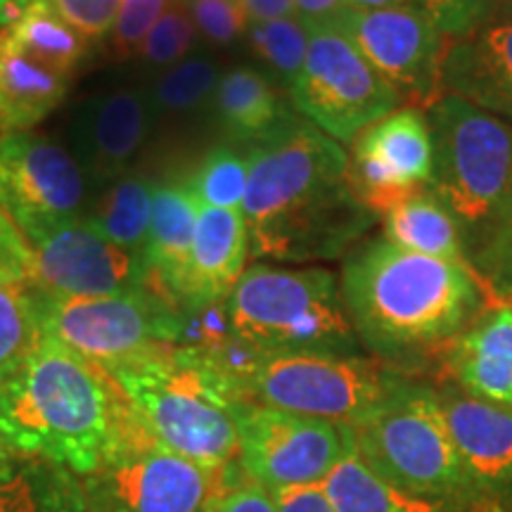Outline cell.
<instances>
[{"label": "cell", "mask_w": 512, "mask_h": 512, "mask_svg": "<svg viewBox=\"0 0 512 512\" xmlns=\"http://www.w3.org/2000/svg\"><path fill=\"white\" fill-rule=\"evenodd\" d=\"M166 0H121L114 19V46L119 53H136L157 19L164 15Z\"/></svg>", "instance_id": "74e56055"}, {"label": "cell", "mask_w": 512, "mask_h": 512, "mask_svg": "<svg viewBox=\"0 0 512 512\" xmlns=\"http://www.w3.org/2000/svg\"><path fill=\"white\" fill-rule=\"evenodd\" d=\"M441 91L512 124V5L501 3L482 27L446 43Z\"/></svg>", "instance_id": "ac0fdd59"}, {"label": "cell", "mask_w": 512, "mask_h": 512, "mask_svg": "<svg viewBox=\"0 0 512 512\" xmlns=\"http://www.w3.org/2000/svg\"><path fill=\"white\" fill-rule=\"evenodd\" d=\"M425 119L432 140L427 188L456 219L467 259L512 195V124L451 93L432 102Z\"/></svg>", "instance_id": "8992f818"}, {"label": "cell", "mask_w": 512, "mask_h": 512, "mask_svg": "<svg viewBox=\"0 0 512 512\" xmlns=\"http://www.w3.org/2000/svg\"><path fill=\"white\" fill-rule=\"evenodd\" d=\"M150 128L147 102L136 91H110L88 98L72 121L76 162L95 181L124 176Z\"/></svg>", "instance_id": "d6986e66"}, {"label": "cell", "mask_w": 512, "mask_h": 512, "mask_svg": "<svg viewBox=\"0 0 512 512\" xmlns=\"http://www.w3.org/2000/svg\"><path fill=\"white\" fill-rule=\"evenodd\" d=\"M344 0H294V12L306 27L313 24H335L344 15Z\"/></svg>", "instance_id": "7bdbcfd3"}, {"label": "cell", "mask_w": 512, "mask_h": 512, "mask_svg": "<svg viewBox=\"0 0 512 512\" xmlns=\"http://www.w3.org/2000/svg\"><path fill=\"white\" fill-rule=\"evenodd\" d=\"M195 22L190 12L183 8L164 10V15L157 19L150 34L140 46V55L155 67H169L178 64L188 55L192 43H195Z\"/></svg>", "instance_id": "e575fe53"}, {"label": "cell", "mask_w": 512, "mask_h": 512, "mask_svg": "<svg viewBox=\"0 0 512 512\" xmlns=\"http://www.w3.org/2000/svg\"><path fill=\"white\" fill-rule=\"evenodd\" d=\"M434 380L494 406L512 408V306L491 304L444 351Z\"/></svg>", "instance_id": "ffe728a7"}, {"label": "cell", "mask_w": 512, "mask_h": 512, "mask_svg": "<svg viewBox=\"0 0 512 512\" xmlns=\"http://www.w3.org/2000/svg\"><path fill=\"white\" fill-rule=\"evenodd\" d=\"M8 29L19 48L64 79L74 74L76 64L86 55V38L69 27L48 0H31Z\"/></svg>", "instance_id": "f1b7e54d"}, {"label": "cell", "mask_w": 512, "mask_h": 512, "mask_svg": "<svg viewBox=\"0 0 512 512\" xmlns=\"http://www.w3.org/2000/svg\"><path fill=\"white\" fill-rule=\"evenodd\" d=\"M43 339L38 290L31 280L0 283V384H5Z\"/></svg>", "instance_id": "f546056e"}, {"label": "cell", "mask_w": 512, "mask_h": 512, "mask_svg": "<svg viewBox=\"0 0 512 512\" xmlns=\"http://www.w3.org/2000/svg\"><path fill=\"white\" fill-rule=\"evenodd\" d=\"M247 178V155H242L235 147L221 145L202 159L195 174L188 178V188L202 207L242 211Z\"/></svg>", "instance_id": "4dcf8cb0"}, {"label": "cell", "mask_w": 512, "mask_h": 512, "mask_svg": "<svg viewBox=\"0 0 512 512\" xmlns=\"http://www.w3.org/2000/svg\"><path fill=\"white\" fill-rule=\"evenodd\" d=\"M448 432L482 512H512V408L434 380Z\"/></svg>", "instance_id": "e0dca14e"}, {"label": "cell", "mask_w": 512, "mask_h": 512, "mask_svg": "<svg viewBox=\"0 0 512 512\" xmlns=\"http://www.w3.org/2000/svg\"><path fill=\"white\" fill-rule=\"evenodd\" d=\"M249 230L242 211L202 207L192 240L188 299L183 311L223 302L247 271Z\"/></svg>", "instance_id": "7402d4cb"}, {"label": "cell", "mask_w": 512, "mask_h": 512, "mask_svg": "<svg viewBox=\"0 0 512 512\" xmlns=\"http://www.w3.org/2000/svg\"><path fill=\"white\" fill-rule=\"evenodd\" d=\"M247 162L242 214L259 259H339L380 221L349 188V152L309 121L290 119L249 147Z\"/></svg>", "instance_id": "7a4b0ae2"}, {"label": "cell", "mask_w": 512, "mask_h": 512, "mask_svg": "<svg viewBox=\"0 0 512 512\" xmlns=\"http://www.w3.org/2000/svg\"><path fill=\"white\" fill-rule=\"evenodd\" d=\"M214 93L219 124L233 143L254 145L294 119L273 83L249 67L223 74Z\"/></svg>", "instance_id": "cb8c5ba5"}, {"label": "cell", "mask_w": 512, "mask_h": 512, "mask_svg": "<svg viewBox=\"0 0 512 512\" xmlns=\"http://www.w3.org/2000/svg\"><path fill=\"white\" fill-rule=\"evenodd\" d=\"M411 0H344L347 10H377V8H392V5H406Z\"/></svg>", "instance_id": "bcb514c9"}, {"label": "cell", "mask_w": 512, "mask_h": 512, "mask_svg": "<svg viewBox=\"0 0 512 512\" xmlns=\"http://www.w3.org/2000/svg\"><path fill=\"white\" fill-rule=\"evenodd\" d=\"M69 79L50 72L0 27V131H29L64 100Z\"/></svg>", "instance_id": "603a6c76"}, {"label": "cell", "mask_w": 512, "mask_h": 512, "mask_svg": "<svg viewBox=\"0 0 512 512\" xmlns=\"http://www.w3.org/2000/svg\"><path fill=\"white\" fill-rule=\"evenodd\" d=\"M0 211L22 238L86 219V174L72 152L31 131L0 138Z\"/></svg>", "instance_id": "5bb4252c"}, {"label": "cell", "mask_w": 512, "mask_h": 512, "mask_svg": "<svg viewBox=\"0 0 512 512\" xmlns=\"http://www.w3.org/2000/svg\"><path fill=\"white\" fill-rule=\"evenodd\" d=\"M351 430L356 456L384 482L482 512L448 432L437 387L427 377H408Z\"/></svg>", "instance_id": "52a82bcc"}, {"label": "cell", "mask_w": 512, "mask_h": 512, "mask_svg": "<svg viewBox=\"0 0 512 512\" xmlns=\"http://www.w3.org/2000/svg\"><path fill=\"white\" fill-rule=\"evenodd\" d=\"M24 240L34 254L31 283L53 297L150 292L145 254L114 245L86 221L34 230Z\"/></svg>", "instance_id": "9a60e30c"}, {"label": "cell", "mask_w": 512, "mask_h": 512, "mask_svg": "<svg viewBox=\"0 0 512 512\" xmlns=\"http://www.w3.org/2000/svg\"><path fill=\"white\" fill-rule=\"evenodd\" d=\"M249 41L254 53L271 64L287 83L297 79L309 50V27L299 17L271 19V22L249 24Z\"/></svg>", "instance_id": "d6a6232c"}, {"label": "cell", "mask_w": 512, "mask_h": 512, "mask_svg": "<svg viewBox=\"0 0 512 512\" xmlns=\"http://www.w3.org/2000/svg\"><path fill=\"white\" fill-rule=\"evenodd\" d=\"M38 309L43 335L105 370L155 344H176L181 332V311L150 292L53 297L38 290Z\"/></svg>", "instance_id": "8fae6325"}, {"label": "cell", "mask_w": 512, "mask_h": 512, "mask_svg": "<svg viewBox=\"0 0 512 512\" xmlns=\"http://www.w3.org/2000/svg\"><path fill=\"white\" fill-rule=\"evenodd\" d=\"M0 512H86L81 477L41 458L0 465Z\"/></svg>", "instance_id": "484cf974"}, {"label": "cell", "mask_w": 512, "mask_h": 512, "mask_svg": "<svg viewBox=\"0 0 512 512\" xmlns=\"http://www.w3.org/2000/svg\"><path fill=\"white\" fill-rule=\"evenodd\" d=\"M238 467L266 489L318 484L354 451V430L245 401L238 413Z\"/></svg>", "instance_id": "7c38bea8"}, {"label": "cell", "mask_w": 512, "mask_h": 512, "mask_svg": "<svg viewBox=\"0 0 512 512\" xmlns=\"http://www.w3.org/2000/svg\"><path fill=\"white\" fill-rule=\"evenodd\" d=\"M31 0H0V27H12Z\"/></svg>", "instance_id": "f6af8a7d"}, {"label": "cell", "mask_w": 512, "mask_h": 512, "mask_svg": "<svg viewBox=\"0 0 512 512\" xmlns=\"http://www.w3.org/2000/svg\"><path fill=\"white\" fill-rule=\"evenodd\" d=\"M467 264L482 280L491 302L512 306V195L496 226L467 252Z\"/></svg>", "instance_id": "1f68e13d"}, {"label": "cell", "mask_w": 512, "mask_h": 512, "mask_svg": "<svg viewBox=\"0 0 512 512\" xmlns=\"http://www.w3.org/2000/svg\"><path fill=\"white\" fill-rule=\"evenodd\" d=\"M432 140L425 112L399 107L363 128L351 143L347 183L363 207L380 216L430 181Z\"/></svg>", "instance_id": "2e32d148"}, {"label": "cell", "mask_w": 512, "mask_h": 512, "mask_svg": "<svg viewBox=\"0 0 512 512\" xmlns=\"http://www.w3.org/2000/svg\"><path fill=\"white\" fill-rule=\"evenodd\" d=\"M202 512H278L271 489L242 475L238 482L221 489Z\"/></svg>", "instance_id": "ab89813d"}, {"label": "cell", "mask_w": 512, "mask_h": 512, "mask_svg": "<svg viewBox=\"0 0 512 512\" xmlns=\"http://www.w3.org/2000/svg\"><path fill=\"white\" fill-rule=\"evenodd\" d=\"M290 100L339 145H351L363 128L403 107L337 22L309 27L306 62L290 83Z\"/></svg>", "instance_id": "30bf717a"}, {"label": "cell", "mask_w": 512, "mask_h": 512, "mask_svg": "<svg viewBox=\"0 0 512 512\" xmlns=\"http://www.w3.org/2000/svg\"><path fill=\"white\" fill-rule=\"evenodd\" d=\"M240 477L238 463L204 467L169 451L131 408L102 463L81 477L83 505L86 512H202Z\"/></svg>", "instance_id": "ba28073f"}, {"label": "cell", "mask_w": 512, "mask_h": 512, "mask_svg": "<svg viewBox=\"0 0 512 512\" xmlns=\"http://www.w3.org/2000/svg\"><path fill=\"white\" fill-rule=\"evenodd\" d=\"M382 238L406 252L444 261H467L463 233L434 192L422 188L382 216Z\"/></svg>", "instance_id": "4316f807"}, {"label": "cell", "mask_w": 512, "mask_h": 512, "mask_svg": "<svg viewBox=\"0 0 512 512\" xmlns=\"http://www.w3.org/2000/svg\"><path fill=\"white\" fill-rule=\"evenodd\" d=\"M131 413L100 366L43 335L24 366L0 384V439L17 456L91 475Z\"/></svg>", "instance_id": "3957f363"}, {"label": "cell", "mask_w": 512, "mask_h": 512, "mask_svg": "<svg viewBox=\"0 0 512 512\" xmlns=\"http://www.w3.org/2000/svg\"><path fill=\"white\" fill-rule=\"evenodd\" d=\"M249 22H271V19L297 17L294 0H240Z\"/></svg>", "instance_id": "ee69618b"}, {"label": "cell", "mask_w": 512, "mask_h": 512, "mask_svg": "<svg viewBox=\"0 0 512 512\" xmlns=\"http://www.w3.org/2000/svg\"><path fill=\"white\" fill-rule=\"evenodd\" d=\"M408 377L368 354H271L254 368L245 392L261 406L354 427Z\"/></svg>", "instance_id": "9c48e42d"}, {"label": "cell", "mask_w": 512, "mask_h": 512, "mask_svg": "<svg viewBox=\"0 0 512 512\" xmlns=\"http://www.w3.org/2000/svg\"><path fill=\"white\" fill-rule=\"evenodd\" d=\"M48 3L86 41H98L112 31L121 0H48Z\"/></svg>", "instance_id": "f35d334b"}, {"label": "cell", "mask_w": 512, "mask_h": 512, "mask_svg": "<svg viewBox=\"0 0 512 512\" xmlns=\"http://www.w3.org/2000/svg\"><path fill=\"white\" fill-rule=\"evenodd\" d=\"M188 12L197 31L219 46L238 41L252 24L240 0H188Z\"/></svg>", "instance_id": "8d00e7d4"}, {"label": "cell", "mask_w": 512, "mask_h": 512, "mask_svg": "<svg viewBox=\"0 0 512 512\" xmlns=\"http://www.w3.org/2000/svg\"><path fill=\"white\" fill-rule=\"evenodd\" d=\"M501 3H510L512 5V0H501Z\"/></svg>", "instance_id": "c3c4849f"}, {"label": "cell", "mask_w": 512, "mask_h": 512, "mask_svg": "<svg viewBox=\"0 0 512 512\" xmlns=\"http://www.w3.org/2000/svg\"><path fill=\"white\" fill-rule=\"evenodd\" d=\"M219 79V69L207 57H188L159 76L152 98L159 110L188 112L216 91Z\"/></svg>", "instance_id": "836d02e7"}, {"label": "cell", "mask_w": 512, "mask_h": 512, "mask_svg": "<svg viewBox=\"0 0 512 512\" xmlns=\"http://www.w3.org/2000/svg\"><path fill=\"white\" fill-rule=\"evenodd\" d=\"M318 486L335 512H477L456 503L396 489L356 456V448L342 463L332 467L330 475L318 482Z\"/></svg>", "instance_id": "d4e9b609"}, {"label": "cell", "mask_w": 512, "mask_h": 512, "mask_svg": "<svg viewBox=\"0 0 512 512\" xmlns=\"http://www.w3.org/2000/svg\"><path fill=\"white\" fill-rule=\"evenodd\" d=\"M34 280V254L8 216L0 211V283Z\"/></svg>", "instance_id": "60d3db41"}, {"label": "cell", "mask_w": 512, "mask_h": 512, "mask_svg": "<svg viewBox=\"0 0 512 512\" xmlns=\"http://www.w3.org/2000/svg\"><path fill=\"white\" fill-rule=\"evenodd\" d=\"M152 188L155 185L140 176L124 174L114 178L83 221L114 245L145 254L147 233H150Z\"/></svg>", "instance_id": "83f0119b"}, {"label": "cell", "mask_w": 512, "mask_h": 512, "mask_svg": "<svg viewBox=\"0 0 512 512\" xmlns=\"http://www.w3.org/2000/svg\"><path fill=\"white\" fill-rule=\"evenodd\" d=\"M12 456H15V453H12V451H10V446L5 444L3 439H0V465H3V463H8V460H10Z\"/></svg>", "instance_id": "7dc6e473"}, {"label": "cell", "mask_w": 512, "mask_h": 512, "mask_svg": "<svg viewBox=\"0 0 512 512\" xmlns=\"http://www.w3.org/2000/svg\"><path fill=\"white\" fill-rule=\"evenodd\" d=\"M105 373L169 451L204 467L238 463V413L249 399L204 351L155 344Z\"/></svg>", "instance_id": "277c9868"}, {"label": "cell", "mask_w": 512, "mask_h": 512, "mask_svg": "<svg viewBox=\"0 0 512 512\" xmlns=\"http://www.w3.org/2000/svg\"><path fill=\"white\" fill-rule=\"evenodd\" d=\"M278 512H335L318 484L271 489Z\"/></svg>", "instance_id": "b9f144b4"}, {"label": "cell", "mask_w": 512, "mask_h": 512, "mask_svg": "<svg viewBox=\"0 0 512 512\" xmlns=\"http://www.w3.org/2000/svg\"><path fill=\"white\" fill-rule=\"evenodd\" d=\"M235 337L259 354L363 356L339 278L328 268L249 266L228 297Z\"/></svg>", "instance_id": "5b68a950"}, {"label": "cell", "mask_w": 512, "mask_h": 512, "mask_svg": "<svg viewBox=\"0 0 512 512\" xmlns=\"http://www.w3.org/2000/svg\"><path fill=\"white\" fill-rule=\"evenodd\" d=\"M200 202L188 183H162L152 188L150 233L145 261L150 268V294L183 311L188 299L192 240Z\"/></svg>", "instance_id": "44dd1931"}, {"label": "cell", "mask_w": 512, "mask_h": 512, "mask_svg": "<svg viewBox=\"0 0 512 512\" xmlns=\"http://www.w3.org/2000/svg\"><path fill=\"white\" fill-rule=\"evenodd\" d=\"M363 351L411 377H434L444 351L489 309L467 261L406 252L384 238L356 245L339 275Z\"/></svg>", "instance_id": "6da1fadb"}, {"label": "cell", "mask_w": 512, "mask_h": 512, "mask_svg": "<svg viewBox=\"0 0 512 512\" xmlns=\"http://www.w3.org/2000/svg\"><path fill=\"white\" fill-rule=\"evenodd\" d=\"M437 27L446 41H456L482 27L501 5V0H411Z\"/></svg>", "instance_id": "d590c367"}, {"label": "cell", "mask_w": 512, "mask_h": 512, "mask_svg": "<svg viewBox=\"0 0 512 512\" xmlns=\"http://www.w3.org/2000/svg\"><path fill=\"white\" fill-rule=\"evenodd\" d=\"M339 29L382 76L403 107L425 112L441 91L446 36L413 3L377 10H344Z\"/></svg>", "instance_id": "4fadbf2b"}]
</instances>
